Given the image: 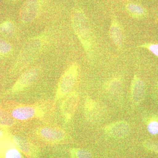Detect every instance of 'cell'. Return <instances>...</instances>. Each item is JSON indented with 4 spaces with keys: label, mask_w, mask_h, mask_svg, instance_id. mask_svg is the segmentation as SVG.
Segmentation results:
<instances>
[{
    "label": "cell",
    "mask_w": 158,
    "mask_h": 158,
    "mask_svg": "<svg viewBox=\"0 0 158 158\" xmlns=\"http://www.w3.org/2000/svg\"><path fill=\"white\" fill-rule=\"evenodd\" d=\"M71 20L77 37L85 52L90 55L93 48V43L90 26L85 14L81 10H76L72 14Z\"/></svg>",
    "instance_id": "6da1fadb"
},
{
    "label": "cell",
    "mask_w": 158,
    "mask_h": 158,
    "mask_svg": "<svg viewBox=\"0 0 158 158\" xmlns=\"http://www.w3.org/2000/svg\"><path fill=\"white\" fill-rule=\"evenodd\" d=\"M44 45L42 37L38 36L29 40L21 50L15 62V68L20 70L31 64L42 52Z\"/></svg>",
    "instance_id": "7a4b0ae2"
},
{
    "label": "cell",
    "mask_w": 158,
    "mask_h": 158,
    "mask_svg": "<svg viewBox=\"0 0 158 158\" xmlns=\"http://www.w3.org/2000/svg\"><path fill=\"white\" fill-rule=\"evenodd\" d=\"M79 72V65L77 63H73L69 66L59 80L56 92V99L65 97L72 92L77 80Z\"/></svg>",
    "instance_id": "3957f363"
},
{
    "label": "cell",
    "mask_w": 158,
    "mask_h": 158,
    "mask_svg": "<svg viewBox=\"0 0 158 158\" xmlns=\"http://www.w3.org/2000/svg\"><path fill=\"white\" fill-rule=\"evenodd\" d=\"M40 8V0H26L20 10L22 21L25 23L33 21L38 16Z\"/></svg>",
    "instance_id": "277c9868"
},
{
    "label": "cell",
    "mask_w": 158,
    "mask_h": 158,
    "mask_svg": "<svg viewBox=\"0 0 158 158\" xmlns=\"http://www.w3.org/2000/svg\"><path fill=\"white\" fill-rule=\"evenodd\" d=\"M79 95L76 91H72L65 97L61 105V112L66 122L73 117L79 102Z\"/></svg>",
    "instance_id": "5b68a950"
},
{
    "label": "cell",
    "mask_w": 158,
    "mask_h": 158,
    "mask_svg": "<svg viewBox=\"0 0 158 158\" xmlns=\"http://www.w3.org/2000/svg\"><path fill=\"white\" fill-rule=\"evenodd\" d=\"M39 72V69L35 67L26 71L18 79L12 88V91L19 92L28 87L37 79Z\"/></svg>",
    "instance_id": "8992f818"
},
{
    "label": "cell",
    "mask_w": 158,
    "mask_h": 158,
    "mask_svg": "<svg viewBox=\"0 0 158 158\" xmlns=\"http://www.w3.org/2000/svg\"><path fill=\"white\" fill-rule=\"evenodd\" d=\"M104 131L106 135L112 138H123L129 134L130 126L127 122L121 120L108 125L105 127Z\"/></svg>",
    "instance_id": "52a82bcc"
},
{
    "label": "cell",
    "mask_w": 158,
    "mask_h": 158,
    "mask_svg": "<svg viewBox=\"0 0 158 158\" xmlns=\"http://www.w3.org/2000/svg\"><path fill=\"white\" fill-rule=\"evenodd\" d=\"M145 91L144 83L138 77L134 76L131 86V100L134 104H138L142 100Z\"/></svg>",
    "instance_id": "ba28073f"
},
{
    "label": "cell",
    "mask_w": 158,
    "mask_h": 158,
    "mask_svg": "<svg viewBox=\"0 0 158 158\" xmlns=\"http://www.w3.org/2000/svg\"><path fill=\"white\" fill-rule=\"evenodd\" d=\"M38 114V111L34 107L24 106L14 109L11 113V116L19 120H24L34 118Z\"/></svg>",
    "instance_id": "9c48e42d"
},
{
    "label": "cell",
    "mask_w": 158,
    "mask_h": 158,
    "mask_svg": "<svg viewBox=\"0 0 158 158\" xmlns=\"http://www.w3.org/2000/svg\"><path fill=\"white\" fill-rule=\"evenodd\" d=\"M39 135L44 139L50 141H62L65 136V132L60 129L47 127L40 129Z\"/></svg>",
    "instance_id": "30bf717a"
},
{
    "label": "cell",
    "mask_w": 158,
    "mask_h": 158,
    "mask_svg": "<svg viewBox=\"0 0 158 158\" xmlns=\"http://www.w3.org/2000/svg\"><path fill=\"white\" fill-rule=\"evenodd\" d=\"M85 113L89 121H95L99 118L100 108L96 102L91 98H88L85 102Z\"/></svg>",
    "instance_id": "8fae6325"
},
{
    "label": "cell",
    "mask_w": 158,
    "mask_h": 158,
    "mask_svg": "<svg viewBox=\"0 0 158 158\" xmlns=\"http://www.w3.org/2000/svg\"><path fill=\"white\" fill-rule=\"evenodd\" d=\"M110 38L115 45L120 48L123 41V33L121 27L116 19H113L110 28Z\"/></svg>",
    "instance_id": "7c38bea8"
},
{
    "label": "cell",
    "mask_w": 158,
    "mask_h": 158,
    "mask_svg": "<svg viewBox=\"0 0 158 158\" xmlns=\"http://www.w3.org/2000/svg\"><path fill=\"white\" fill-rule=\"evenodd\" d=\"M122 83L120 79L115 78L108 82L106 89L109 93L113 95H118L121 92Z\"/></svg>",
    "instance_id": "4fadbf2b"
},
{
    "label": "cell",
    "mask_w": 158,
    "mask_h": 158,
    "mask_svg": "<svg viewBox=\"0 0 158 158\" xmlns=\"http://www.w3.org/2000/svg\"><path fill=\"white\" fill-rule=\"evenodd\" d=\"M14 25L9 21L4 22L0 25V34L5 37H10L14 34Z\"/></svg>",
    "instance_id": "5bb4252c"
},
{
    "label": "cell",
    "mask_w": 158,
    "mask_h": 158,
    "mask_svg": "<svg viewBox=\"0 0 158 158\" xmlns=\"http://www.w3.org/2000/svg\"><path fill=\"white\" fill-rule=\"evenodd\" d=\"M14 140L18 147L23 152L28 154L31 152V145L30 143L25 138L21 136H15Z\"/></svg>",
    "instance_id": "9a60e30c"
},
{
    "label": "cell",
    "mask_w": 158,
    "mask_h": 158,
    "mask_svg": "<svg viewBox=\"0 0 158 158\" xmlns=\"http://www.w3.org/2000/svg\"><path fill=\"white\" fill-rule=\"evenodd\" d=\"M12 116L0 108V125L5 127L11 126L14 123Z\"/></svg>",
    "instance_id": "2e32d148"
},
{
    "label": "cell",
    "mask_w": 158,
    "mask_h": 158,
    "mask_svg": "<svg viewBox=\"0 0 158 158\" xmlns=\"http://www.w3.org/2000/svg\"><path fill=\"white\" fill-rule=\"evenodd\" d=\"M127 9L130 13L135 16H140L144 14V9L141 6L135 4L128 5Z\"/></svg>",
    "instance_id": "e0dca14e"
},
{
    "label": "cell",
    "mask_w": 158,
    "mask_h": 158,
    "mask_svg": "<svg viewBox=\"0 0 158 158\" xmlns=\"http://www.w3.org/2000/svg\"><path fill=\"white\" fill-rule=\"evenodd\" d=\"M74 158H91L92 154L89 151L83 149H74L72 151Z\"/></svg>",
    "instance_id": "ac0fdd59"
},
{
    "label": "cell",
    "mask_w": 158,
    "mask_h": 158,
    "mask_svg": "<svg viewBox=\"0 0 158 158\" xmlns=\"http://www.w3.org/2000/svg\"><path fill=\"white\" fill-rule=\"evenodd\" d=\"M11 49V44L4 40L0 39V55H5L9 53Z\"/></svg>",
    "instance_id": "d6986e66"
},
{
    "label": "cell",
    "mask_w": 158,
    "mask_h": 158,
    "mask_svg": "<svg viewBox=\"0 0 158 158\" xmlns=\"http://www.w3.org/2000/svg\"><path fill=\"white\" fill-rule=\"evenodd\" d=\"M148 131L152 135L158 134V122L156 121L151 122L148 125Z\"/></svg>",
    "instance_id": "ffe728a7"
},
{
    "label": "cell",
    "mask_w": 158,
    "mask_h": 158,
    "mask_svg": "<svg viewBox=\"0 0 158 158\" xmlns=\"http://www.w3.org/2000/svg\"><path fill=\"white\" fill-rule=\"evenodd\" d=\"M144 145L147 148L155 152H158V144L151 141H145Z\"/></svg>",
    "instance_id": "44dd1931"
},
{
    "label": "cell",
    "mask_w": 158,
    "mask_h": 158,
    "mask_svg": "<svg viewBox=\"0 0 158 158\" xmlns=\"http://www.w3.org/2000/svg\"><path fill=\"white\" fill-rule=\"evenodd\" d=\"M6 158H21L20 153L17 150L11 149L9 150L6 154Z\"/></svg>",
    "instance_id": "7402d4cb"
},
{
    "label": "cell",
    "mask_w": 158,
    "mask_h": 158,
    "mask_svg": "<svg viewBox=\"0 0 158 158\" xmlns=\"http://www.w3.org/2000/svg\"><path fill=\"white\" fill-rule=\"evenodd\" d=\"M147 48L154 55L158 56V44H150L148 45Z\"/></svg>",
    "instance_id": "603a6c76"
},
{
    "label": "cell",
    "mask_w": 158,
    "mask_h": 158,
    "mask_svg": "<svg viewBox=\"0 0 158 158\" xmlns=\"http://www.w3.org/2000/svg\"><path fill=\"white\" fill-rule=\"evenodd\" d=\"M3 132L2 131H0V137L2 135Z\"/></svg>",
    "instance_id": "cb8c5ba5"
},
{
    "label": "cell",
    "mask_w": 158,
    "mask_h": 158,
    "mask_svg": "<svg viewBox=\"0 0 158 158\" xmlns=\"http://www.w3.org/2000/svg\"><path fill=\"white\" fill-rule=\"evenodd\" d=\"M11 1H14V0H11Z\"/></svg>",
    "instance_id": "d4e9b609"
},
{
    "label": "cell",
    "mask_w": 158,
    "mask_h": 158,
    "mask_svg": "<svg viewBox=\"0 0 158 158\" xmlns=\"http://www.w3.org/2000/svg\"></svg>",
    "instance_id": "484cf974"
}]
</instances>
